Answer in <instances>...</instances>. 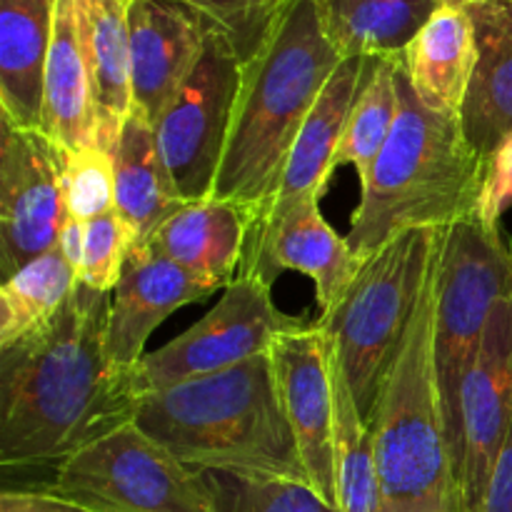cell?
<instances>
[{
	"label": "cell",
	"mask_w": 512,
	"mask_h": 512,
	"mask_svg": "<svg viewBox=\"0 0 512 512\" xmlns=\"http://www.w3.org/2000/svg\"><path fill=\"white\" fill-rule=\"evenodd\" d=\"M113 295L75 285L40 333L0 350V465H55L135 420L138 368L108 355Z\"/></svg>",
	"instance_id": "6da1fadb"
},
{
	"label": "cell",
	"mask_w": 512,
	"mask_h": 512,
	"mask_svg": "<svg viewBox=\"0 0 512 512\" xmlns=\"http://www.w3.org/2000/svg\"><path fill=\"white\" fill-rule=\"evenodd\" d=\"M343 60L315 0H293L243 60L213 195L243 205L253 228L273 213L300 128Z\"/></svg>",
	"instance_id": "7a4b0ae2"
},
{
	"label": "cell",
	"mask_w": 512,
	"mask_h": 512,
	"mask_svg": "<svg viewBox=\"0 0 512 512\" xmlns=\"http://www.w3.org/2000/svg\"><path fill=\"white\" fill-rule=\"evenodd\" d=\"M135 423L190 468L310 488L270 353L148 393Z\"/></svg>",
	"instance_id": "3957f363"
},
{
	"label": "cell",
	"mask_w": 512,
	"mask_h": 512,
	"mask_svg": "<svg viewBox=\"0 0 512 512\" xmlns=\"http://www.w3.org/2000/svg\"><path fill=\"white\" fill-rule=\"evenodd\" d=\"M398 95L395 128L360 180V203L350 220V250L363 260L405 230L475 218L483 190L485 158L465 138L460 118L425 108L403 63Z\"/></svg>",
	"instance_id": "277c9868"
},
{
	"label": "cell",
	"mask_w": 512,
	"mask_h": 512,
	"mask_svg": "<svg viewBox=\"0 0 512 512\" xmlns=\"http://www.w3.org/2000/svg\"><path fill=\"white\" fill-rule=\"evenodd\" d=\"M440 238L403 348L368 425L378 473L375 512H465L435 370Z\"/></svg>",
	"instance_id": "5b68a950"
},
{
	"label": "cell",
	"mask_w": 512,
	"mask_h": 512,
	"mask_svg": "<svg viewBox=\"0 0 512 512\" xmlns=\"http://www.w3.org/2000/svg\"><path fill=\"white\" fill-rule=\"evenodd\" d=\"M438 238L440 228L395 235L363 260L340 303L318 320L368 425L418 308Z\"/></svg>",
	"instance_id": "8992f818"
},
{
	"label": "cell",
	"mask_w": 512,
	"mask_h": 512,
	"mask_svg": "<svg viewBox=\"0 0 512 512\" xmlns=\"http://www.w3.org/2000/svg\"><path fill=\"white\" fill-rule=\"evenodd\" d=\"M512 298V240L478 218L443 228L435 285V370L450 448H458L460 393L495 305Z\"/></svg>",
	"instance_id": "52a82bcc"
},
{
	"label": "cell",
	"mask_w": 512,
	"mask_h": 512,
	"mask_svg": "<svg viewBox=\"0 0 512 512\" xmlns=\"http://www.w3.org/2000/svg\"><path fill=\"white\" fill-rule=\"evenodd\" d=\"M45 490L90 512H213L205 470L175 458L135 420L63 460Z\"/></svg>",
	"instance_id": "ba28073f"
},
{
	"label": "cell",
	"mask_w": 512,
	"mask_h": 512,
	"mask_svg": "<svg viewBox=\"0 0 512 512\" xmlns=\"http://www.w3.org/2000/svg\"><path fill=\"white\" fill-rule=\"evenodd\" d=\"M305 328L303 320L273 303V288L238 275L205 318L163 348L143 355L138 365L140 393L145 398L185 380L223 373L268 355L283 335Z\"/></svg>",
	"instance_id": "9c48e42d"
},
{
	"label": "cell",
	"mask_w": 512,
	"mask_h": 512,
	"mask_svg": "<svg viewBox=\"0 0 512 512\" xmlns=\"http://www.w3.org/2000/svg\"><path fill=\"white\" fill-rule=\"evenodd\" d=\"M240 68L243 58L233 40L220 30H208L193 73L155 123L158 150L185 203L213 195L238 95Z\"/></svg>",
	"instance_id": "30bf717a"
},
{
	"label": "cell",
	"mask_w": 512,
	"mask_h": 512,
	"mask_svg": "<svg viewBox=\"0 0 512 512\" xmlns=\"http://www.w3.org/2000/svg\"><path fill=\"white\" fill-rule=\"evenodd\" d=\"M0 123V270L10 278L58 245L68 210L63 148L40 128Z\"/></svg>",
	"instance_id": "8fae6325"
},
{
	"label": "cell",
	"mask_w": 512,
	"mask_h": 512,
	"mask_svg": "<svg viewBox=\"0 0 512 512\" xmlns=\"http://www.w3.org/2000/svg\"><path fill=\"white\" fill-rule=\"evenodd\" d=\"M512 423V298L495 305L460 393L455 475L465 512H483L485 490Z\"/></svg>",
	"instance_id": "7c38bea8"
},
{
	"label": "cell",
	"mask_w": 512,
	"mask_h": 512,
	"mask_svg": "<svg viewBox=\"0 0 512 512\" xmlns=\"http://www.w3.org/2000/svg\"><path fill=\"white\" fill-rule=\"evenodd\" d=\"M360 265L363 258L350 250L348 238H340L320 213V195H308L278 208L250 230L238 275L268 288L285 270L308 275L315 283L320 315H325L340 303Z\"/></svg>",
	"instance_id": "4fadbf2b"
},
{
	"label": "cell",
	"mask_w": 512,
	"mask_h": 512,
	"mask_svg": "<svg viewBox=\"0 0 512 512\" xmlns=\"http://www.w3.org/2000/svg\"><path fill=\"white\" fill-rule=\"evenodd\" d=\"M270 358L310 488L335 508V405L328 338L318 323L308 325L300 333L283 335Z\"/></svg>",
	"instance_id": "5bb4252c"
},
{
	"label": "cell",
	"mask_w": 512,
	"mask_h": 512,
	"mask_svg": "<svg viewBox=\"0 0 512 512\" xmlns=\"http://www.w3.org/2000/svg\"><path fill=\"white\" fill-rule=\"evenodd\" d=\"M128 20L133 110L155 125L193 73L210 28L183 0H130Z\"/></svg>",
	"instance_id": "9a60e30c"
},
{
	"label": "cell",
	"mask_w": 512,
	"mask_h": 512,
	"mask_svg": "<svg viewBox=\"0 0 512 512\" xmlns=\"http://www.w3.org/2000/svg\"><path fill=\"white\" fill-rule=\"evenodd\" d=\"M213 293L215 288L153 253L148 245L130 248L113 290L108 325L110 360L120 368L135 370L155 328H160L175 310L200 303Z\"/></svg>",
	"instance_id": "2e32d148"
},
{
	"label": "cell",
	"mask_w": 512,
	"mask_h": 512,
	"mask_svg": "<svg viewBox=\"0 0 512 512\" xmlns=\"http://www.w3.org/2000/svg\"><path fill=\"white\" fill-rule=\"evenodd\" d=\"M128 10L130 0H75V28L93 95L98 145L105 153H113L133 113Z\"/></svg>",
	"instance_id": "e0dca14e"
},
{
	"label": "cell",
	"mask_w": 512,
	"mask_h": 512,
	"mask_svg": "<svg viewBox=\"0 0 512 512\" xmlns=\"http://www.w3.org/2000/svg\"><path fill=\"white\" fill-rule=\"evenodd\" d=\"M475 25L473 78L465 93L460 125L485 160L512 138V0L468 5Z\"/></svg>",
	"instance_id": "ac0fdd59"
},
{
	"label": "cell",
	"mask_w": 512,
	"mask_h": 512,
	"mask_svg": "<svg viewBox=\"0 0 512 512\" xmlns=\"http://www.w3.org/2000/svg\"><path fill=\"white\" fill-rule=\"evenodd\" d=\"M253 218L233 200L210 198L185 203L148 248L183 268L200 283L220 290L235 280Z\"/></svg>",
	"instance_id": "d6986e66"
},
{
	"label": "cell",
	"mask_w": 512,
	"mask_h": 512,
	"mask_svg": "<svg viewBox=\"0 0 512 512\" xmlns=\"http://www.w3.org/2000/svg\"><path fill=\"white\" fill-rule=\"evenodd\" d=\"M115 213L128 233L130 248H145L160 228L185 205L175 190L155 140V125L133 110L113 153Z\"/></svg>",
	"instance_id": "ffe728a7"
},
{
	"label": "cell",
	"mask_w": 512,
	"mask_h": 512,
	"mask_svg": "<svg viewBox=\"0 0 512 512\" xmlns=\"http://www.w3.org/2000/svg\"><path fill=\"white\" fill-rule=\"evenodd\" d=\"M368 68L370 58H345L335 68V73L330 75L328 85L323 88L320 98L315 100L313 110L305 118L298 140H295L293 150H290L273 213L283 208V205L308 198V195H320L323 198L325 185H328L330 175L335 173L333 160L335 153H338L340 138H343L350 110H353L355 100H358Z\"/></svg>",
	"instance_id": "44dd1931"
},
{
	"label": "cell",
	"mask_w": 512,
	"mask_h": 512,
	"mask_svg": "<svg viewBox=\"0 0 512 512\" xmlns=\"http://www.w3.org/2000/svg\"><path fill=\"white\" fill-rule=\"evenodd\" d=\"M58 0H0V108L18 128H40Z\"/></svg>",
	"instance_id": "7402d4cb"
},
{
	"label": "cell",
	"mask_w": 512,
	"mask_h": 512,
	"mask_svg": "<svg viewBox=\"0 0 512 512\" xmlns=\"http://www.w3.org/2000/svg\"><path fill=\"white\" fill-rule=\"evenodd\" d=\"M478 45L468 8H438L403 55V70L425 108L460 118Z\"/></svg>",
	"instance_id": "603a6c76"
},
{
	"label": "cell",
	"mask_w": 512,
	"mask_h": 512,
	"mask_svg": "<svg viewBox=\"0 0 512 512\" xmlns=\"http://www.w3.org/2000/svg\"><path fill=\"white\" fill-rule=\"evenodd\" d=\"M40 130L63 150L100 148L88 70L75 28V0H58L55 5Z\"/></svg>",
	"instance_id": "cb8c5ba5"
},
{
	"label": "cell",
	"mask_w": 512,
	"mask_h": 512,
	"mask_svg": "<svg viewBox=\"0 0 512 512\" xmlns=\"http://www.w3.org/2000/svg\"><path fill=\"white\" fill-rule=\"evenodd\" d=\"M320 25L343 58L403 60L438 0H315Z\"/></svg>",
	"instance_id": "d4e9b609"
},
{
	"label": "cell",
	"mask_w": 512,
	"mask_h": 512,
	"mask_svg": "<svg viewBox=\"0 0 512 512\" xmlns=\"http://www.w3.org/2000/svg\"><path fill=\"white\" fill-rule=\"evenodd\" d=\"M78 283V273L58 245L5 278L0 288V350L40 333L63 310Z\"/></svg>",
	"instance_id": "484cf974"
},
{
	"label": "cell",
	"mask_w": 512,
	"mask_h": 512,
	"mask_svg": "<svg viewBox=\"0 0 512 512\" xmlns=\"http://www.w3.org/2000/svg\"><path fill=\"white\" fill-rule=\"evenodd\" d=\"M328 358L335 405V508L338 512H375L378 510V473H375L373 435L360 415L355 395L330 340Z\"/></svg>",
	"instance_id": "4316f807"
},
{
	"label": "cell",
	"mask_w": 512,
	"mask_h": 512,
	"mask_svg": "<svg viewBox=\"0 0 512 512\" xmlns=\"http://www.w3.org/2000/svg\"><path fill=\"white\" fill-rule=\"evenodd\" d=\"M398 73L400 60L370 58L368 75H365L358 100L350 110L348 125H345L338 153H335V168L353 165L360 180L373 168L375 158L388 143L395 120H398Z\"/></svg>",
	"instance_id": "83f0119b"
},
{
	"label": "cell",
	"mask_w": 512,
	"mask_h": 512,
	"mask_svg": "<svg viewBox=\"0 0 512 512\" xmlns=\"http://www.w3.org/2000/svg\"><path fill=\"white\" fill-rule=\"evenodd\" d=\"M213 512H338L313 488L285 480H248L205 470Z\"/></svg>",
	"instance_id": "f1b7e54d"
},
{
	"label": "cell",
	"mask_w": 512,
	"mask_h": 512,
	"mask_svg": "<svg viewBox=\"0 0 512 512\" xmlns=\"http://www.w3.org/2000/svg\"><path fill=\"white\" fill-rule=\"evenodd\" d=\"M63 200L68 218L80 223L115 210L113 155L103 148L63 150Z\"/></svg>",
	"instance_id": "f546056e"
},
{
	"label": "cell",
	"mask_w": 512,
	"mask_h": 512,
	"mask_svg": "<svg viewBox=\"0 0 512 512\" xmlns=\"http://www.w3.org/2000/svg\"><path fill=\"white\" fill-rule=\"evenodd\" d=\"M183 3H188L210 30L228 35L240 58L245 60L258 48L270 23L293 0H183Z\"/></svg>",
	"instance_id": "4dcf8cb0"
},
{
	"label": "cell",
	"mask_w": 512,
	"mask_h": 512,
	"mask_svg": "<svg viewBox=\"0 0 512 512\" xmlns=\"http://www.w3.org/2000/svg\"><path fill=\"white\" fill-rule=\"evenodd\" d=\"M128 233L115 210L85 223V250L80 265V283L110 293L118 285L128 258Z\"/></svg>",
	"instance_id": "1f68e13d"
},
{
	"label": "cell",
	"mask_w": 512,
	"mask_h": 512,
	"mask_svg": "<svg viewBox=\"0 0 512 512\" xmlns=\"http://www.w3.org/2000/svg\"><path fill=\"white\" fill-rule=\"evenodd\" d=\"M512 205V138L505 140L488 160H485L483 190H480L478 213L475 218L488 228L503 225V215Z\"/></svg>",
	"instance_id": "d6a6232c"
},
{
	"label": "cell",
	"mask_w": 512,
	"mask_h": 512,
	"mask_svg": "<svg viewBox=\"0 0 512 512\" xmlns=\"http://www.w3.org/2000/svg\"><path fill=\"white\" fill-rule=\"evenodd\" d=\"M483 512H512V423L485 490Z\"/></svg>",
	"instance_id": "836d02e7"
},
{
	"label": "cell",
	"mask_w": 512,
	"mask_h": 512,
	"mask_svg": "<svg viewBox=\"0 0 512 512\" xmlns=\"http://www.w3.org/2000/svg\"><path fill=\"white\" fill-rule=\"evenodd\" d=\"M0 512H90L50 490H5Z\"/></svg>",
	"instance_id": "e575fe53"
},
{
	"label": "cell",
	"mask_w": 512,
	"mask_h": 512,
	"mask_svg": "<svg viewBox=\"0 0 512 512\" xmlns=\"http://www.w3.org/2000/svg\"><path fill=\"white\" fill-rule=\"evenodd\" d=\"M58 248L63 250L65 260L73 265V270L80 278V265H83V250H85V223H80V220H73V218L65 220L63 230H60Z\"/></svg>",
	"instance_id": "d590c367"
},
{
	"label": "cell",
	"mask_w": 512,
	"mask_h": 512,
	"mask_svg": "<svg viewBox=\"0 0 512 512\" xmlns=\"http://www.w3.org/2000/svg\"><path fill=\"white\" fill-rule=\"evenodd\" d=\"M440 3V8H468V5H475V3H480V0H438Z\"/></svg>",
	"instance_id": "8d00e7d4"
}]
</instances>
